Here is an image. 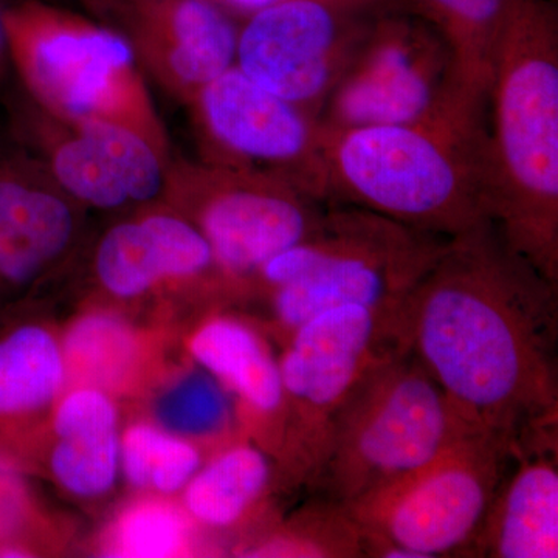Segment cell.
<instances>
[{
    "label": "cell",
    "instance_id": "6da1fadb",
    "mask_svg": "<svg viewBox=\"0 0 558 558\" xmlns=\"http://www.w3.org/2000/svg\"><path fill=\"white\" fill-rule=\"evenodd\" d=\"M402 336L470 427L515 450L557 428L558 284L494 223L450 238L403 306Z\"/></svg>",
    "mask_w": 558,
    "mask_h": 558
},
{
    "label": "cell",
    "instance_id": "7a4b0ae2",
    "mask_svg": "<svg viewBox=\"0 0 558 558\" xmlns=\"http://www.w3.org/2000/svg\"><path fill=\"white\" fill-rule=\"evenodd\" d=\"M488 220L558 284V9L509 0L487 98Z\"/></svg>",
    "mask_w": 558,
    "mask_h": 558
},
{
    "label": "cell",
    "instance_id": "3957f363",
    "mask_svg": "<svg viewBox=\"0 0 558 558\" xmlns=\"http://www.w3.org/2000/svg\"><path fill=\"white\" fill-rule=\"evenodd\" d=\"M323 157L328 204L449 240L490 222L487 108L457 102L417 123L323 128Z\"/></svg>",
    "mask_w": 558,
    "mask_h": 558
},
{
    "label": "cell",
    "instance_id": "277c9868",
    "mask_svg": "<svg viewBox=\"0 0 558 558\" xmlns=\"http://www.w3.org/2000/svg\"><path fill=\"white\" fill-rule=\"evenodd\" d=\"M449 238L354 205L328 204L317 229L267 260L248 284L269 292L279 332L332 307L400 312Z\"/></svg>",
    "mask_w": 558,
    "mask_h": 558
},
{
    "label": "cell",
    "instance_id": "5b68a950",
    "mask_svg": "<svg viewBox=\"0 0 558 558\" xmlns=\"http://www.w3.org/2000/svg\"><path fill=\"white\" fill-rule=\"evenodd\" d=\"M0 28L33 102L68 121H108L148 140L172 159L137 58L117 33L43 0H17Z\"/></svg>",
    "mask_w": 558,
    "mask_h": 558
},
{
    "label": "cell",
    "instance_id": "8992f818",
    "mask_svg": "<svg viewBox=\"0 0 558 558\" xmlns=\"http://www.w3.org/2000/svg\"><path fill=\"white\" fill-rule=\"evenodd\" d=\"M478 429L459 416L409 348L369 371L339 414L306 486L341 506L427 464Z\"/></svg>",
    "mask_w": 558,
    "mask_h": 558
},
{
    "label": "cell",
    "instance_id": "52a82bcc",
    "mask_svg": "<svg viewBox=\"0 0 558 558\" xmlns=\"http://www.w3.org/2000/svg\"><path fill=\"white\" fill-rule=\"evenodd\" d=\"M515 454L470 432L438 457L347 506L366 557H465Z\"/></svg>",
    "mask_w": 558,
    "mask_h": 558
},
{
    "label": "cell",
    "instance_id": "ba28073f",
    "mask_svg": "<svg viewBox=\"0 0 558 558\" xmlns=\"http://www.w3.org/2000/svg\"><path fill=\"white\" fill-rule=\"evenodd\" d=\"M403 311L349 306L315 315L293 330L279 360L284 388L282 459L293 483L312 478L332 429L333 418L360 380L407 348Z\"/></svg>",
    "mask_w": 558,
    "mask_h": 558
},
{
    "label": "cell",
    "instance_id": "9c48e42d",
    "mask_svg": "<svg viewBox=\"0 0 558 558\" xmlns=\"http://www.w3.org/2000/svg\"><path fill=\"white\" fill-rule=\"evenodd\" d=\"M161 197L204 234L234 284L310 236L328 207L281 180L185 157H172Z\"/></svg>",
    "mask_w": 558,
    "mask_h": 558
},
{
    "label": "cell",
    "instance_id": "30bf717a",
    "mask_svg": "<svg viewBox=\"0 0 558 558\" xmlns=\"http://www.w3.org/2000/svg\"><path fill=\"white\" fill-rule=\"evenodd\" d=\"M457 102L473 105L459 89L449 44L398 3L377 14L319 123L326 130L417 123Z\"/></svg>",
    "mask_w": 558,
    "mask_h": 558
},
{
    "label": "cell",
    "instance_id": "8fae6325",
    "mask_svg": "<svg viewBox=\"0 0 558 558\" xmlns=\"http://www.w3.org/2000/svg\"><path fill=\"white\" fill-rule=\"evenodd\" d=\"M391 5L398 3L284 0L240 22L234 65L319 120L377 14Z\"/></svg>",
    "mask_w": 558,
    "mask_h": 558
},
{
    "label": "cell",
    "instance_id": "7c38bea8",
    "mask_svg": "<svg viewBox=\"0 0 558 558\" xmlns=\"http://www.w3.org/2000/svg\"><path fill=\"white\" fill-rule=\"evenodd\" d=\"M201 159L290 183L326 202L318 117L264 89L236 65L190 102Z\"/></svg>",
    "mask_w": 558,
    "mask_h": 558
},
{
    "label": "cell",
    "instance_id": "4fadbf2b",
    "mask_svg": "<svg viewBox=\"0 0 558 558\" xmlns=\"http://www.w3.org/2000/svg\"><path fill=\"white\" fill-rule=\"evenodd\" d=\"M75 2L117 33L161 89L185 105L234 65L240 21L211 0Z\"/></svg>",
    "mask_w": 558,
    "mask_h": 558
},
{
    "label": "cell",
    "instance_id": "5bb4252c",
    "mask_svg": "<svg viewBox=\"0 0 558 558\" xmlns=\"http://www.w3.org/2000/svg\"><path fill=\"white\" fill-rule=\"evenodd\" d=\"M36 156L69 196L97 208L161 197L171 159L134 131L108 121H68L38 108L22 117Z\"/></svg>",
    "mask_w": 558,
    "mask_h": 558
},
{
    "label": "cell",
    "instance_id": "9a60e30c",
    "mask_svg": "<svg viewBox=\"0 0 558 558\" xmlns=\"http://www.w3.org/2000/svg\"><path fill=\"white\" fill-rule=\"evenodd\" d=\"M73 199L36 154L0 150V289H17L65 252Z\"/></svg>",
    "mask_w": 558,
    "mask_h": 558
},
{
    "label": "cell",
    "instance_id": "2e32d148",
    "mask_svg": "<svg viewBox=\"0 0 558 558\" xmlns=\"http://www.w3.org/2000/svg\"><path fill=\"white\" fill-rule=\"evenodd\" d=\"M513 468L499 484L465 557H558L557 429L521 444Z\"/></svg>",
    "mask_w": 558,
    "mask_h": 558
},
{
    "label": "cell",
    "instance_id": "e0dca14e",
    "mask_svg": "<svg viewBox=\"0 0 558 558\" xmlns=\"http://www.w3.org/2000/svg\"><path fill=\"white\" fill-rule=\"evenodd\" d=\"M95 269L121 299L143 295L168 279L226 274L204 234L178 211L148 213L110 229L98 245Z\"/></svg>",
    "mask_w": 558,
    "mask_h": 558
},
{
    "label": "cell",
    "instance_id": "ac0fdd59",
    "mask_svg": "<svg viewBox=\"0 0 558 558\" xmlns=\"http://www.w3.org/2000/svg\"><path fill=\"white\" fill-rule=\"evenodd\" d=\"M191 354L240 396L253 413L277 418L284 442V388L269 344L240 319L220 317L202 326L190 341Z\"/></svg>",
    "mask_w": 558,
    "mask_h": 558
},
{
    "label": "cell",
    "instance_id": "d6986e66",
    "mask_svg": "<svg viewBox=\"0 0 558 558\" xmlns=\"http://www.w3.org/2000/svg\"><path fill=\"white\" fill-rule=\"evenodd\" d=\"M428 22L449 44L459 89L473 105L487 106L499 35L509 0H398Z\"/></svg>",
    "mask_w": 558,
    "mask_h": 558
},
{
    "label": "cell",
    "instance_id": "ffe728a7",
    "mask_svg": "<svg viewBox=\"0 0 558 558\" xmlns=\"http://www.w3.org/2000/svg\"><path fill=\"white\" fill-rule=\"evenodd\" d=\"M64 360L49 330L22 325L0 333V418L46 407L64 384Z\"/></svg>",
    "mask_w": 558,
    "mask_h": 558
},
{
    "label": "cell",
    "instance_id": "44dd1931",
    "mask_svg": "<svg viewBox=\"0 0 558 558\" xmlns=\"http://www.w3.org/2000/svg\"><path fill=\"white\" fill-rule=\"evenodd\" d=\"M271 480L269 458L255 447H234L216 458L186 490V506L202 523L230 527L267 490Z\"/></svg>",
    "mask_w": 558,
    "mask_h": 558
},
{
    "label": "cell",
    "instance_id": "7402d4cb",
    "mask_svg": "<svg viewBox=\"0 0 558 558\" xmlns=\"http://www.w3.org/2000/svg\"><path fill=\"white\" fill-rule=\"evenodd\" d=\"M248 553L256 557H366L365 542L347 506L317 495L293 517L282 534Z\"/></svg>",
    "mask_w": 558,
    "mask_h": 558
},
{
    "label": "cell",
    "instance_id": "603a6c76",
    "mask_svg": "<svg viewBox=\"0 0 558 558\" xmlns=\"http://www.w3.org/2000/svg\"><path fill=\"white\" fill-rule=\"evenodd\" d=\"M51 469L62 487L81 497H95L112 487L119 468L117 418L83 422L57 429Z\"/></svg>",
    "mask_w": 558,
    "mask_h": 558
},
{
    "label": "cell",
    "instance_id": "cb8c5ba5",
    "mask_svg": "<svg viewBox=\"0 0 558 558\" xmlns=\"http://www.w3.org/2000/svg\"><path fill=\"white\" fill-rule=\"evenodd\" d=\"M120 453L131 484H153L167 494L185 486L201 465L199 453L191 444L148 425L132 427L124 435Z\"/></svg>",
    "mask_w": 558,
    "mask_h": 558
},
{
    "label": "cell",
    "instance_id": "d4e9b609",
    "mask_svg": "<svg viewBox=\"0 0 558 558\" xmlns=\"http://www.w3.org/2000/svg\"><path fill=\"white\" fill-rule=\"evenodd\" d=\"M186 534V521L178 510L160 502H145L119 521L110 553L116 557H171L183 548Z\"/></svg>",
    "mask_w": 558,
    "mask_h": 558
},
{
    "label": "cell",
    "instance_id": "484cf974",
    "mask_svg": "<svg viewBox=\"0 0 558 558\" xmlns=\"http://www.w3.org/2000/svg\"><path fill=\"white\" fill-rule=\"evenodd\" d=\"M157 413L161 424L183 435H208L226 424V396L215 381L190 376L161 398Z\"/></svg>",
    "mask_w": 558,
    "mask_h": 558
},
{
    "label": "cell",
    "instance_id": "4316f807",
    "mask_svg": "<svg viewBox=\"0 0 558 558\" xmlns=\"http://www.w3.org/2000/svg\"><path fill=\"white\" fill-rule=\"evenodd\" d=\"M131 348L130 330L109 317L83 319L68 340L70 357L100 376H113L117 368L126 365Z\"/></svg>",
    "mask_w": 558,
    "mask_h": 558
},
{
    "label": "cell",
    "instance_id": "83f0119b",
    "mask_svg": "<svg viewBox=\"0 0 558 558\" xmlns=\"http://www.w3.org/2000/svg\"><path fill=\"white\" fill-rule=\"evenodd\" d=\"M220 9L226 10L236 21H244L260 10L284 2V0H211ZM376 2L398 3V0H376Z\"/></svg>",
    "mask_w": 558,
    "mask_h": 558
},
{
    "label": "cell",
    "instance_id": "f1b7e54d",
    "mask_svg": "<svg viewBox=\"0 0 558 558\" xmlns=\"http://www.w3.org/2000/svg\"><path fill=\"white\" fill-rule=\"evenodd\" d=\"M3 36H2V28H0V44H2Z\"/></svg>",
    "mask_w": 558,
    "mask_h": 558
}]
</instances>
